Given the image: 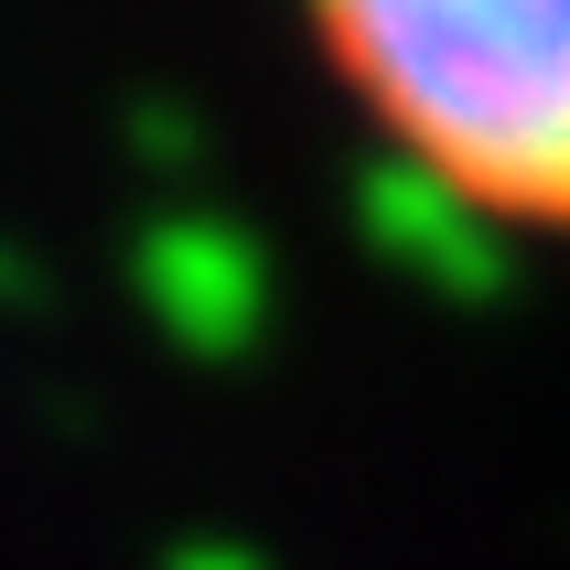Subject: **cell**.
Listing matches in <instances>:
<instances>
[{
    "instance_id": "6da1fadb",
    "label": "cell",
    "mask_w": 570,
    "mask_h": 570,
    "mask_svg": "<svg viewBox=\"0 0 570 570\" xmlns=\"http://www.w3.org/2000/svg\"><path fill=\"white\" fill-rule=\"evenodd\" d=\"M323 43L410 129V161L474 205L570 216V11H334Z\"/></svg>"
},
{
    "instance_id": "7a4b0ae2",
    "label": "cell",
    "mask_w": 570,
    "mask_h": 570,
    "mask_svg": "<svg viewBox=\"0 0 570 570\" xmlns=\"http://www.w3.org/2000/svg\"><path fill=\"white\" fill-rule=\"evenodd\" d=\"M129 269H140V302L173 323V345L194 355H248L269 323V258L226 216H151L129 237Z\"/></svg>"
},
{
    "instance_id": "3957f363",
    "label": "cell",
    "mask_w": 570,
    "mask_h": 570,
    "mask_svg": "<svg viewBox=\"0 0 570 570\" xmlns=\"http://www.w3.org/2000/svg\"><path fill=\"white\" fill-rule=\"evenodd\" d=\"M355 205H366V226H377L387 258H410V269H442L452 291H484L495 281V237H484V205L463 184H442L431 161H377L366 184H355Z\"/></svg>"
},
{
    "instance_id": "277c9868",
    "label": "cell",
    "mask_w": 570,
    "mask_h": 570,
    "mask_svg": "<svg viewBox=\"0 0 570 570\" xmlns=\"http://www.w3.org/2000/svg\"><path fill=\"white\" fill-rule=\"evenodd\" d=\"M129 140H140L151 161H194V119L173 108V97H140V108H129Z\"/></svg>"
},
{
    "instance_id": "5b68a950",
    "label": "cell",
    "mask_w": 570,
    "mask_h": 570,
    "mask_svg": "<svg viewBox=\"0 0 570 570\" xmlns=\"http://www.w3.org/2000/svg\"><path fill=\"white\" fill-rule=\"evenodd\" d=\"M43 291H55V281H43V258H32L22 237H0V302H43Z\"/></svg>"
},
{
    "instance_id": "8992f818",
    "label": "cell",
    "mask_w": 570,
    "mask_h": 570,
    "mask_svg": "<svg viewBox=\"0 0 570 570\" xmlns=\"http://www.w3.org/2000/svg\"><path fill=\"white\" fill-rule=\"evenodd\" d=\"M173 570H269V560L237 549V539H184V549H173Z\"/></svg>"
}]
</instances>
